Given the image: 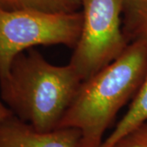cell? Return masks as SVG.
Here are the masks:
<instances>
[{
	"instance_id": "3957f363",
	"label": "cell",
	"mask_w": 147,
	"mask_h": 147,
	"mask_svg": "<svg viewBox=\"0 0 147 147\" xmlns=\"http://www.w3.org/2000/svg\"><path fill=\"white\" fill-rule=\"evenodd\" d=\"M82 11L53 13L36 10L0 9V82L19 53L35 46L64 45L74 48L82 31Z\"/></svg>"
},
{
	"instance_id": "8992f818",
	"label": "cell",
	"mask_w": 147,
	"mask_h": 147,
	"mask_svg": "<svg viewBox=\"0 0 147 147\" xmlns=\"http://www.w3.org/2000/svg\"><path fill=\"white\" fill-rule=\"evenodd\" d=\"M147 122V68L142 84L126 114L100 147H112L127 133Z\"/></svg>"
},
{
	"instance_id": "5b68a950",
	"label": "cell",
	"mask_w": 147,
	"mask_h": 147,
	"mask_svg": "<svg viewBox=\"0 0 147 147\" xmlns=\"http://www.w3.org/2000/svg\"><path fill=\"white\" fill-rule=\"evenodd\" d=\"M80 140L74 127L40 131L14 115L0 121V147H79Z\"/></svg>"
},
{
	"instance_id": "52a82bcc",
	"label": "cell",
	"mask_w": 147,
	"mask_h": 147,
	"mask_svg": "<svg viewBox=\"0 0 147 147\" xmlns=\"http://www.w3.org/2000/svg\"><path fill=\"white\" fill-rule=\"evenodd\" d=\"M122 30L128 44L147 42V0H123Z\"/></svg>"
},
{
	"instance_id": "9c48e42d",
	"label": "cell",
	"mask_w": 147,
	"mask_h": 147,
	"mask_svg": "<svg viewBox=\"0 0 147 147\" xmlns=\"http://www.w3.org/2000/svg\"><path fill=\"white\" fill-rule=\"evenodd\" d=\"M112 147H147V122L127 133Z\"/></svg>"
},
{
	"instance_id": "7a4b0ae2",
	"label": "cell",
	"mask_w": 147,
	"mask_h": 147,
	"mask_svg": "<svg viewBox=\"0 0 147 147\" xmlns=\"http://www.w3.org/2000/svg\"><path fill=\"white\" fill-rule=\"evenodd\" d=\"M82 82L69 64L53 65L30 48L13 59L7 78L0 82L1 98L21 120L38 131H53L58 128Z\"/></svg>"
},
{
	"instance_id": "30bf717a",
	"label": "cell",
	"mask_w": 147,
	"mask_h": 147,
	"mask_svg": "<svg viewBox=\"0 0 147 147\" xmlns=\"http://www.w3.org/2000/svg\"><path fill=\"white\" fill-rule=\"evenodd\" d=\"M12 115H13V113L11 111L10 109L0 99V121L5 119L6 118Z\"/></svg>"
},
{
	"instance_id": "277c9868",
	"label": "cell",
	"mask_w": 147,
	"mask_h": 147,
	"mask_svg": "<svg viewBox=\"0 0 147 147\" xmlns=\"http://www.w3.org/2000/svg\"><path fill=\"white\" fill-rule=\"evenodd\" d=\"M123 1L82 0V31L69 63L82 81L115 61L129 45L122 30Z\"/></svg>"
},
{
	"instance_id": "ba28073f",
	"label": "cell",
	"mask_w": 147,
	"mask_h": 147,
	"mask_svg": "<svg viewBox=\"0 0 147 147\" xmlns=\"http://www.w3.org/2000/svg\"><path fill=\"white\" fill-rule=\"evenodd\" d=\"M82 0H0V9L69 13L81 10Z\"/></svg>"
},
{
	"instance_id": "6da1fadb",
	"label": "cell",
	"mask_w": 147,
	"mask_h": 147,
	"mask_svg": "<svg viewBox=\"0 0 147 147\" xmlns=\"http://www.w3.org/2000/svg\"><path fill=\"white\" fill-rule=\"evenodd\" d=\"M147 68V42L130 43L124 53L82 82L58 127L80 131L79 147H100L118 112L132 100Z\"/></svg>"
}]
</instances>
